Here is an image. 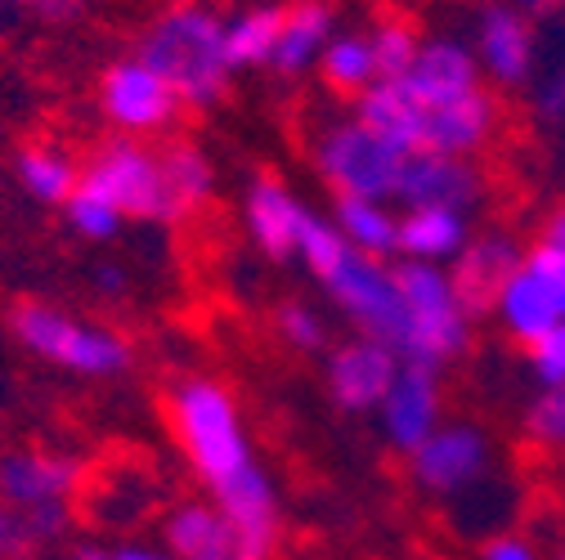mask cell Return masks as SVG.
Listing matches in <instances>:
<instances>
[{
    "label": "cell",
    "mask_w": 565,
    "mask_h": 560,
    "mask_svg": "<svg viewBox=\"0 0 565 560\" xmlns=\"http://www.w3.org/2000/svg\"><path fill=\"white\" fill-rule=\"evenodd\" d=\"M171 422L198 480L216 494V507L234 520L247 556L265 560L278 534V498L252 453L234 395L206 377L180 381L171 395Z\"/></svg>",
    "instance_id": "cell-1"
},
{
    "label": "cell",
    "mask_w": 565,
    "mask_h": 560,
    "mask_svg": "<svg viewBox=\"0 0 565 560\" xmlns=\"http://www.w3.org/2000/svg\"><path fill=\"white\" fill-rule=\"evenodd\" d=\"M135 54L180 95L184 108H211L234 77V63L225 50V19H216L202 6L167 10L139 36Z\"/></svg>",
    "instance_id": "cell-2"
},
{
    "label": "cell",
    "mask_w": 565,
    "mask_h": 560,
    "mask_svg": "<svg viewBox=\"0 0 565 560\" xmlns=\"http://www.w3.org/2000/svg\"><path fill=\"white\" fill-rule=\"evenodd\" d=\"M10 336L41 364L63 368L73 377H90V381L121 377L135 364L130 341L121 332L86 323L82 314L45 305V301H19L10 310Z\"/></svg>",
    "instance_id": "cell-3"
},
{
    "label": "cell",
    "mask_w": 565,
    "mask_h": 560,
    "mask_svg": "<svg viewBox=\"0 0 565 560\" xmlns=\"http://www.w3.org/2000/svg\"><path fill=\"white\" fill-rule=\"evenodd\" d=\"M399 305H404V336H399V359L440 368L445 359L462 355L471 336V310L462 305L449 265H422L399 260L395 265Z\"/></svg>",
    "instance_id": "cell-4"
},
{
    "label": "cell",
    "mask_w": 565,
    "mask_h": 560,
    "mask_svg": "<svg viewBox=\"0 0 565 560\" xmlns=\"http://www.w3.org/2000/svg\"><path fill=\"white\" fill-rule=\"evenodd\" d=\"M315 166L332 184L337 197H377L395 202L399 171H404V149L382 139L373 126L360 117H345L328 126L315 144Z\"/></svg>",
    "instance_id": "cell-5"
},
{
    "label": "cell",
    "mask_w": 565,
    "mask_h": 560,
    "mask_svg": "<svg viewBox=\"0 0 565 560\" xmlns=\"http://www.w3.org/2000/svg\"><path fill=\"white\" fill-rule=\"evenodd\" d=\"M82 189L99 193L126 220H175L162 153L145 149L130 134H117L90 153V162L82 166Z\"/></svg>",
    "instance_id": "cell-6"
},
{
    "label": "cell",
    "mask_w": 565,
    "mask_h": 560,
    "mask_svg": "<svg viewBox=\"0 0 565 560\" xmlns=\"http://www.w3.org/2000/svg\"><path fill=\"white\" fill-rule=\"evenodd\" d=\"M328 288L332 305L360 327V336H377L399 349L404 336V305H399V283H395V265L369 251L345 247L323 273H315Z\"/></svg>",
    "instance_id": "cell-7"
},
{
    "label": "cell",
    "mask_w": 565,
    "mask_h": 560,
    "mask_svg": "<svg viewBox=\"0 0 565 560\" xmlns=\"http://www.w3.org/2000/svg\"><path fill=\"white\" fill-rule=\"evenodd\" d=\"M493 314L525 345L565 323V247L539 238L530 251H521V265L493 301Z\"/></svg>",
    "instance_id": "cell-8"
},
{
    "label": "cell",
    "mask_w": 565,
    "mask_h": 560,
    "mask_svg": "<svg viewBox=\"0 0 565 560\" xmlns=\"http://www.w3.org/2000/svg\"><path fill=\"white\" fill-rule=\"evenodd\" d=\"M99 112L130 139H145V134H162L175 126V117L184 112L180 95L153 73V67L130 54L117 58L104 82H99Z\"/></svg>",
    "instance_id": "cell-9"
},
{
    "label": "cell",
    "mask_w": 565,
    "mask_h": 560,
    "mask_svg": "<svg viewBox=\"0 0 565 560\" xmlns=\"http://www.w3.org/2000/svg\"><path fill=\"white\" fill-rule=\"evenodd\" d=\"M86 466L67 453L45 449H14L0 457V498L14 511H41V507H67L82 488Z\"/></svg>",
    "instance_id": "cell-10"
},
{
    "label": "cell",
    "mask_w": 565,
    "mask_h": 560,
    "mask_svg": "<svg viewBox=\"0 0 565 560\" xmlns=\"http://www.w3.org/2000/svg\"><path fill=\"white\" fill-rule=\"evenodd\" d=\"M476 63L480 73L499 86H530L534 63H539V32L534 19L516 6H489L476 19Z\"/></svg>",
    "instance_id": "cell-11"
},
{
    "label": "cell",
    "mask_w": 565,
    "mask_h": 560,
    "mask_svg": "<svg viewBox=\"0 0 565 560\" xmlns=\"http://www.w3.org/2000/svg\"><path fill=\"white\" fill-rule=\"evenodd\" d=\"M476 197H480V175H476L471 158H449V153H431V149L404 153V171H399V189H395L399 212H408V206L471 212Z\"/></svg>",
    "instance_id": "cell-12"
},
{
    "label": "cell",
    "mask_w": 565,
    "mask_h": 560,
    "mask_svg": "<svg viewBox=\"0 0 565 560\" xmlns=\"http://www.w3.org/2000/svg\"><path fill=\"white\" fill-rule=\"evenodd\" d=\"M399 349L377 341V336H355L345 341L332 364H328V386H332V399L350 412H369L386 399L395 373H399Z\"/></svg>",
    "instance_id": "cell-13"
},
{
    "label": "cell",
    "mask_w": 565,
    "mask_h": 560,
    "mask_svg": "<svg viewBox=\"0 0 565 560\" xmlns=\"http://www.w3.org/2000/svg\"><path fill=\"white\" fill-rule=\"evenodd\" d=\"M382 412V431L395 449L413 453L422 440H427L440 427V386H436V368L422 364H399L386 399L377 403Z\"/></svg>",
    "instance_id": "cell-14"
},
{
    "label": "cell",
    "mask_w": 565,
    "mask_h": 560,
    "mask_svg": "<svg viewBox=\"0 0 565 560\" xmlns=\"http://www.w3.org/2000/svg\"><path fill=\"white\" fill-rule=\"evenodd\" d=\"M484 466H489V444L476 427H436L413 449L417 480L436 488V494H458V488L476 484Z\"/></svg>",
    "instance_id": "cell-15"
},
{
    "label": "cell",
    "mask_w": 565,
    "mask_h": 560,
    "mask_svg": "<svg viewBox=\"0 0 565 560\" xmlns=\"http://www.w3.org/2000/svg\"><path fill=\"white\" fill-rule=\"evenodd\" d=\"M480 63H476V50L462 45L458 36H431L422 41L413 67L399 77L422 104H449V99H462V95H476L480 90Z\"/></svg>",
    "instance_id": "cell-16"
},
{
    "label": "cell",
    "mask_w": 565,
    "mask_h": 560,
    "mask_svg": "<svg viewBox=\"0 0 565 560\" xmlns=\"http://www.w3.org/2000/svg\"><path fill=\"white\" fill-rule=\"evenodd\" d=\"M310 206L292 193V189H282L278 180H256L243 197V220H247V234L252 243L274 256V260H288L297 256V243L310 225Z\"/></svg>",
    "instance_id": "cell-17"
},
{
    "label": "cell",
    "mask_w": 565,
    "mask_h": 560,
    "mask_svg": "<svg viewBox=\"0 0 565 560\" xmlns=\"http://www.w3.org/2000/svg\"><path fill=\"white\" fill-rule=\"evenodd\" d=\"M516 265H521V247L508 234H480V238H467V247L454 256L449 278H454L462 305L471 314H480V310H493V301L508 288Z\"/></svg>",
    "instance_id": "cell-18"
},
{
    "label": "cell",
    "mask_w": 565,
    "mask_h": 560,
    "mask_svg": "<svg viewBox=\"0 0 565 560\" xmlns=\"http://www.w3.org/2000/svg\"><path fill=\"white\" fill-rule=\"evenodd\" d=\"M493 126H499V108L484 90L449 99V104H427L422 117V149L449 153V158H471L489 144Z\"/></svg>",
    "instance_id": "cell-19"
},
{
    "label": "cell",
    "mask_w": 565,
    "mask_h": 560,
    "mask_svg": "<svg viewBox=\"0 0 565 560\" xmlns=\"http://www.w3.org/2000/svg\"><path fill=\"white\" fill-rule=\"evenodd\" d=\"M167 551L180 560H252L234 520L216 503H180L167 525Z\"/></svg>",
    "instance_id": "cell-20"
},
{
    "label": "cell",
    "mask_w": 565,
    "mask_h": 560,
    "mask_svg": "<svg viewBox=\"0 0 565 560\" xmlns=\"http://www.w3.org/2000/svg\"><path fill=\"white\" fill-rule=\"evenodd\" d=\"M467 212H449V206H408L399 212V238L395 256L399 260H422V265H454V256L467 247Z\"/></svg>",
    "instance_id": "cell-21"
},
{
    "label": "cell",
    "mask_w": 565,
    "mask_h": 560,
    "mask_svg": "<svg viewBox=\"0 0 565 560\" xmlns=\"http://www.w3.org/2000/svg\"><path fill=\"white\" fill-rule=\"evenodd\" d=\"M332 36H337V23L323 0H297V6L282 10V28H278L269 67H278L282 77H301L310 67H319V54Z\"/></svg>",
    "instance_id": "cell-22"
},
{
    "label": "cell",
    "mask_w": 565,
    "mask_h": 560,
    "mask_svg": "<svg viewBox=\"0 0 565 560\" xmlns=\"http://www.w3.org/2000/svg\"><path fill=\"white\" fill-rule=\"evenodd\" d=\"M355 117L364 126H373L382 139H391V144L404 149V153L422 149V117H427V104H422L399 77L369 86L360 95V104H355Z\"/></svg>",
    "instance_id": "cell-23"
},
{
    "label": "cell",
    "mask_w": 565,
    "mask_h": 560,
    "mask_svg": "<svg viewBox=\"0 0 565 560\" xmlns=\"http://www.w3.org/2000/svg\"><path fill=\"white\" fill-rule=\"evenodd\" d=\"M332 225L341 229V238L369 251V256H395V238H399V212H391V202L377 197H337Z\"/></svg>",
    "instance_id": "cell-24"
},
{
    "label": "cell",
    "mask_w": 565,
    "mask_h": 560,
    "mask_svg": "<svg viewBox=\"0 0 565 560\" xmlns=\"http://www.w3.org/2000/svg\"><path fill=\"white\" fill-rule=\"evenodd\" d=\"M14 180L19 189L41 202V206H63L67 197H73L82 189V166L58 153V149H45V144H32L14 158Z\"/></svg>",
    "instance_id": "cell-25"
},
{
    "label": "cell",
    "mask_w": 565,
    "mask_h": 560,
    "mask_svg": "<svg viewBox=\"0 0 565 560\" xmlns=\"http://www.w3.org/2000/svg\"><path fill=\"white\" fill-rule=\"evenodd\" d=\"M319 77L337 90V95H364L369 86H377V58L369 45V32H337L323 54H319Z\"/></svg>",
    "instance_id": "cell-26"
},
{
    "label": "cell",
    "mask_w": 565,
    "mask_h": 560,
    "mask_svg": "<svg viewBox=\"0 0 565 560\" xmlns=\"http://www.w3.org/2000/svg\"><path fill=\"white\" fill-rule=\"evenodd\" d=\"M278 28H282V6H247L243 14L225 19V50H230L234 73L238 67H260L274 58Z\"/></svg>",
    "instance_id": "cell-27"
},
{
    "label": "cell",
    "mask_w": 565,
    "mask_h": 560,
    "mask_svg": "<svg viewBox=\"0 0 565 560\" xmlns=\"http://www.w3.org/2000/svg\"><path fill=\"white\" fill-rule=\"evenodd\" d=\"M162 171H167V193H171L175 216H189L193 206H202L211 197V189H216V166H211V158L198 144H184V139L162 153Z\"/></svg>",
    "instance_id": "cell-28"
},
{
    "label": "cell",
    "mask_w": 565,
    "mask_h": 560,
    "mask_svg": "<svg viewBox=\"0 0 565 560\" xmlns=\"http://www.w3.org/2000/svg\"><path fill=\"white\" fill-rule=\"evenodd\" d=\"M534 104L547 121L565 117V14L552 19L547 41H539V63H534Z\"/></svg>",
    "instance_id": "cell-29"
},
{
    "label": "cell",
    "mask_w": 565,
    "mask_h": 560,
    "mask_svg": "<svg viewBox=\"0 0 565 560\" xmlns=\"http://www.w3.org/2000/svg\"><path fill=\"white\" fill-rule=\"evenodd\" d=\"M63 220H67V229H73L77 238H86V243H113L121 234V225H126V216L117 212V206H108L90 189H77L73 197L63 202Z\"/></svg>",
    "instance_id": "cell-30"
},
{
    "label": "cell",
    "mask_w": 565,
    "mask_h": 560,
    "mask_svg": "<svg viewBox=\"0 0 565 560\" xmlns=\"http://www.w3.org/2000/svg\"><path fill=\"white\" fill-rule=\"evenodd\" d=\"M369 45H373V58H377V77L382 82H395L404 77L417 50H422V36L408 28V23H395V19H382L377 28H369Z\"/></svg>",
    "instance_id": "cell-31"
},
{
    "label": "cell",
    "mask_w": 565,
    "mask_h": 560,
    "mask_svg": "<svg viewBox=\"0 0 565 560\" xmlns=\"http://www.w3.org/2000/svg\"><path fill=\"white\" fill-rule=\"evenodd\" d=\"M525 427L539 444L565 449V386H543V395L525 412Z\"/></svg>",
    "instance_id": "cell-32"
},
{
    "label": "cell",
    "mask_w": 565,
    "mask_h": 560,
    "mask_svg": "<svg viewBox=\"0 0 565 560\" xmlns=\"http://www.w3.org/2000/svg\"><path fill=\"white\" fill-rule=\"evenodd\" d=\"M530 368L543 386H565V323H556L539 341H530Z\"/></svg>",
    "instance_id": "cell-33"
},
{
    "label": "cell",
    "mask_w": 565,
    "mask_h": 560,
    "mask_svg": "<svg viewBox=\"0 0 565 560\" xmlns=\"http://www.w3.org/2000/svg\"><path fill=\"white\" fill-rule=\"evenodd\" d=\"M278 332L297 349H319L323 345V319L310 305H282L278 310Z\"/></svg>",
    "instance_id": "cell-34"
},
{
    "label": "cell",
    "mask_w": 565,
    "mask_h": 560,
    "mask_svg": "<svg viewBox=\"0 0 565 560\" xmlns=\"http://www.w3.org/2000/svg\"><path fill=\"white\" fill-rule=\"evenodd\" d=\"M32 534H28V520L23 511H14L6 498H0V560H23L32 551Z\"/></svg>",
    "instance_id": "cell-35"
},
{
    "label": "cell",
    "mask_w": 565,
    "mask_h": 560,
    "mask_svg": "<svg viewBox=\"0 0 565 560\" xmlns=\"http://www.w3.org/2000/svg\"><path fill=\"white\" fill-rule=\"evenodd\" d=\"M77 560H180V556L158 551V547H139V542H121V547H82Z\"/></svg>",
    "instance_id": "cell-36"
},
{
    "label": "cell",
    "mask_w": 565,
    "mask_h": 560,
    "mask_svg": "<svg viewBox=\"0 0 565 560\" xmlns=\"http://www.w3.org/2000/svg\"><path fill=\"white\" fill-rule=\"evenodd\" d=\"M484 560H534V551H530V542H521V538H493V542L484 547Z\"/></svg>",
    "instance_id": "cell-37"
},
{
    "label": "cell",
    "mask_w": 565,
    "mask_h": 560,
    "mask_svg": "<svg viewBox=\"0 0 565 560\" xmlns=\"http://www.w3.org/2000/svg\"><path fill=\"white\" fill-rule=\"evenodd\" d=\"M95 283H99L108 297H121L130 278H126V269H121V265H99V269H95Z\"/></svg>",
    "instance_id": "cell-38"
},
{
    "label": "cell",
    "mask_w": 565,
    "mask_h": 560,
    "mask_svg": "<svg viewBox=\"0 0 565 560\" xmlns=\"http://www.w3.org/2000/svg\"><path fill=\"white\" fill-rule=\"evenodd\" d=\"M512 6L521 14H530V19H556L565 10V0H512Z\"/></svg>",
    "instance_id": "cell-39"
},
{
    "label": "cell",
    "mask_w": 565,
    "mask_h": 560,
    "mask_svg": "<svg viewBox=\"0 0 565 560\" xmlns=\"http://www.w3.org/2000/svg\"><path fill=\"white\" fill-rule=\"evenodd\" d=\"M543 238H547V243H556V247H565V206H556V212L547 216V229H543Z\"/></svg>",
    "instance_id": "cell-40"
},
{
    "label": "cell",
    "mask_w": 565,
    "mask_h": 560,
    "mask_svg": "<svg viewBox=\"0 0 565 560\" xmlns=\"http://www.w3.org/2000/svg\"><path fill=\"white\" fill-rule=\"evenodd\" d=\"M77 10V0H41L36 6V14H45V19H67Z\"/></svg>",
    "instance_id": "cell-41"
},
{
    "label": "cell",
    "mask_w": 565,
    "mask_h": 560,
    "mask_svg": "<svg viewBox=\"0 0 565 560\" xmlns=\"http://www.w3.org/2000/svg\"><path fill=\"white\" fill-rule=\"evenodd\" d=\"M0 6H23V10H36L41 0H0Z\"/></svg>",
    "instance_id": "cell-42"
},
{
    "label": "cell",
    "mask_w": 565,
    "mask_h": 560,
    "mask_svg": "<svg viewBox=\"0 0 565 560\" xmlns=\"http://www.w3.org/2000/svg\"><path fill=\"white\" fill-rule=\"evenodd\" d=\"M561 560H565V556H561Z\"/></svg>",
    "instance_id": "cell-43"
}]
</instances>
